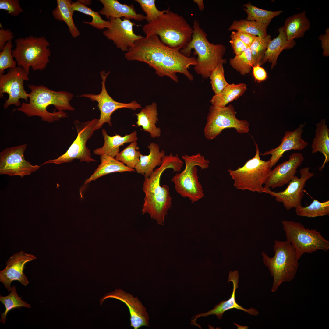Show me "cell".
Instances as JSON below:
<instances>
[{
  "label": "cell",
  "mask_w": 329,
  "mask_h": 329,
  "mask_svg": "<svg viewBox=\"0 0 329 329\" xmlns=\"http://www.w3.org/2000/svg\"><path fill=\"white\" fill-rule=\"evenodd\" d=\"M304 160L301 153H294L290 155L288 160L278 164L271 170L264 188L274 189L288 184L295 175L297 168Z\"/></svg>",
  "instance_id": "cell-19"
},
{
  "label": "cell",
  "mask_w": 329,
  "mask_h": 329,
  "mask_svg": "<svg viewBox=\"0 0 329 329\" xmlns=\"http://www.w3.org/2000/svg\"><path fill=\"white\" fill-rule=\"evenodd\" d=\"M306 123L300 124L297 128L292 131H286L281 144L277 147L269 151L261 153L260 155H271L269 160L270 166L272 168L283 156L286 151L291 150H300L304 149L308 144L302 138L303 129Z\"/></svg>",
  "instance_id": "cell-22"
},
{
  "label": "cell",
  "mask_w": 329,
  "mask_h": 329,
  "mask_svg": "<svg viewBox=\"0 0 329 329\" xmlns=\"http://www.w3.org/2000/svg\"><path fill=\"white\" fill-rule=\"evenodd\" d=\"M98 120L95 118L83 123L76 121L74 123L78 133L77 136L67 150L58 158L48 160L40 166L48 164H58L69 163L75 159H79L80 162L87 163L97 161L91 157L90 150L86 144L95 131Z\"/></svg>",
  "instance_id": "cell-12"
},
{
  "label": "cell",
  "mask_w": 329,
  "mask_h": 329,
  "mask_svg": "<svg viewBox=\"0 0 329 329\" xmlns=\"http://www.w3.org/2000/svg\"><path fill=\"white\" fill-rule=\"evenodd\" d=\"M146 14V20L148 23L157 19L166 10L160 11L157 8L155 0H136Z\"/></svg>",
  "instance_id": "cell-43"
},
{
  "label": "cell",
  "mask_w": 329,
  "mask_h": 329,
  "mask_svg": "<svg viewBox=\"0 0 329 329\" xmlns=\"http://www.w3.org/2000/svg\"><path fill=\"white\" fill-rule=\"evenodd\" d=\"M109 27L103 31L104 35L111 41L116 47L123 52H127L133 47L135 42L143 37L135 33L133 27L136 25L130 20L125 18L108 19Z\"/></svg>",
  "instance_id": "cell-17"
},
{
  "label": "cell",
  "mask_w": 329,
  "mask_h": 329,
  "mask_svg": "<svg viewBox=\"0 0 329 329\" xmlns=\"http://www.w3.org/2000/svg\"><path fill=\"white\" fill-rule=\"evenodd\" d=\"M101 162L93 174L85 181L86 184L108 174L116 172H135L115 158L106 154L100 156Z\"/></svg>",
  "instance_id": "cell-30"
},
{
  "label": "cell",
  "mask_w": 329,
  "mask_h": 329,
  "mask_svg": "<svg viewBox=\"0 0 329 329\" xmlns=\"http://www.w3.org/2000/svg\"><path fill=\"white\" fill-rule=\"evenodd\" d=\"M28 76L23 68L18 66L10 68L6 74L0 76V97H3L5 93L9 95L3 105L5 109L12 105L20 107V99L28 101V94L24 89L23 83L29 80Z\"/></svg>",
  "instance_id": "cell-13"
},
{
  "label": "cell",
  "mask_w": 329,
  "mask_h": 329,
  "mask_svg": "<svg viewBox=\"0 0 329 329\" xmlns=\"http://www.w3.org/2000/svg\"><path fill=\"white\" fill-rule=\"evenodd\" d=\"M239 273L238 271H230L229 272L228 281V283L229 281H232L233 283V291L230 297L227 300L221 302L216 305L213 309L208 311L206 313H200L193 317L191 320L190 324L192 325L196 326L200 329L201 327L196 322L197 319L199 317H205L214 315L216 316L218 319H221L222 317L223 313L225 311L233 309L242 310L250 315H258L259 312L256 309L253 308L245 309L238 304L236 302L235 292L236 290L239 287Z\"/></svg>",
  "instance_id": "cell-21"
},
{
  "label": "cell",
  "mask_w": 329,
  "mask_h": 329,
  "mask_svg": "<svg viewBox=\"0 0 329 329\" xmlns=\"http://www.w3.org/2000/svg\"><path fill=\"white\" fill-rule=\"evenodd\" d=\"M143 31L146 37L157 35L165 45L180 50L190 42L193 32L185 18L169 8L157 19L145 24Z\"/></svg>",
  "instance_id": "cell-4"
},
{
  "label": "cell",
  "mask_w": 329,
  "mask_h": 329,
  "mask_svg": "<svg viewBox=\"0 0 329 329\" xmlns=\"http://www.w3.org/2000/svg\"><path fill=\"white\" fill-rule=\"evenodd\" d=\"M287 240L295 249L299 260L305 253H311L318 250L327 251L329 241L315 229L305 228L302 223L293 221H282Z\"/></svg>",
  "instance_id": "cell-10"
},
{
  "label": "cell",
  "mask_w": 329,
  "mask_h": 329,
  "mask_svg": "<svg viewBox=\"0 0 329 329\" xmlns=\"http://www.w3.org/2000/svg\"><path fill=\"white\" fill-rule=\"evenodd\" d=\"M194 2L196 3L198 6L199 9L200 11H203L205 8L204 5L203 0H194Z\"/></svg>",
  "instance_id": "cell-50"
},
{
  "label": "cell",
  "mask_w": 329,
  "mask_h": 329,
  "mask_svg": "<svg viewBox=\"0 0 329 329\" xmlns=\"http://www.w3.org/2000/svg\"><path fill=\"white\" fill-rule=\"evenodd\" d=\"M321 41V48L323 51V55L324 56L329 55V28H327L324 34H321L319 37Z\"/></svg>",
  "instance_id": "cell-48"
},
{
  "label": "cell",
  "mask_w": 329,
  "mask_h": 329,
  "mask_svg": "<svg viewBox=\"0 0 329 329\" xmlns=\"http://www.w3.org/2000/svg\"><path fill=\"white\" fill-rule=\"evenodd\" d=\"M297 215L308 217L323 216L329 214V200L321 202L314 200L306 207L302 206L295 208Z\"/></svg>",
  "instance_id": "cell-37"
},
{
  "label": "cell",
  "mask_w": 329,
  "mask_h": 329,
  "mask_svg": "<svg viewBox=\"0 0 329 329\" xmlns=\"http://www.w3.org/2000/svg\"><path fill=\"white\" fill-rule=\"evenodd\" d=\"M109 298L119 300L127 306L130 314V326L134 329H137L143 326H150L148 313L137 297H134L132 295L121 289H116L101 299V305H102L105 299Z\"/></svg>",
  "instance_id": "cell-20"
},
{
  "label": "cell",
  "mask_w": 329,
  "mask_h": 329,
  "mask_svg": "<svg viewBox=\"0 0 329 329\" xmlns=\"http://www.w3.org/2000/svg\"><path fill=\"white\" fill-rule=\"evenodd\" d=\"M248 47H249L256 36L251 34L241 31L232 32Z\"/></svg>",
  "instance_id": "cell-49"
},
{
  "label": "cell",
  "mask_w": 329,
  "mask_h": 329,
  "mask_svg": "<svg viewBox=\"0 0 329 329\" xmlns=\"http://www.w3.org/2000/svg\"><path fill=\"white\" fill-rule=\"evenodd\" d=\"M31 90L29 102H23L15 109L28 117L38 116L42 121L50 123L68 117L64 110L73 111L70 104L73 94L70 92L51 90L43 85H28Z\"/></svg>",
  "instance_id": "cell-3"
},
{
  "label": "cell",
  "mask_w": 329,
  "mask_h": 329,
  "mask_svg": "<svg viewBox=\"0 0 329 329\" xmlns=\"http://www.w3.org/2000/svg\"><path fill=\"white\" fill-rule=\"evenodd\" d=\"M26 143L4 149L0 152V174L19 176L21 178L39 169L40 166L32 165L25 159Z\"/></svg>",
  "instance_id": "cell-14"
},
{
  "label": "cell",
  "mask_w": 329,
  "mask_h": 329,
  "mask_svg": "<svg viewBox=\"0 0 329 329\" xmlns=\"http://www.w3.org/2000/svg\"><path fill=\"white\" fill-rule=\"evenodd\" d=\"M222 63L218 64L211 72L210 78L212 90L215 95L219 94L229 83L226 81Z\"/></svg>",
  "instance_id": "cell-41"
},
{
  "label": "cell",
  "mask_w": 329,
  "mask_h": 329,
  "mask_svg": "<svg viewBox=\"0 0 329 329\" xmlns=\"http://www.w3.org/2000/svg\"><path fill=\"white\" fill-rule=\"evenodd\" d=\"M0 301L4 305L5 311L1 314L0 322L5 324L8 313L11 310L15 308L24 307L27 308H31V305L23 300L17 293L15 286L11 287L10 292L6 296H0Z\"/></svg>",
  "instance_id": "cell-35"
},
{
  "label": "cell",
  "mask_w": 329,
  "mask_h": 329,
  "mask_svg": "<svg viewBox=\"0 0 329 329\" xmlns=\"http://www.w3.org/2000/svg\"><path fill=\"white\" fill-rule=\"evenodd\" d=\"M247 89V85L244 83L229 84L219 94L213 96L210 102L213 105L225 107L242 96Z\"/></svg>",
  "instance_id": "cell-32"
},
{
  "label": "cell",
  "mask_w": 329,
  "mask_h": 329,
  "mask_svg": "<svg viewBox=\"0 0 329 329\" xmlns=\"http://www.w3.org/2000/svg\"><path fill=\"white\" fill-rule=\"evenodd\" d=\"M150 150L148 155H140L139 161L135 170L138 173L149 177L157 166H160L162 163V158L165 155L164 150L160 151L159 146L154 142L150 143L147 146Z\"/></svg>",
  "instance_id": "cell-25"
},
{
  "label": "cell",
  "mask_w": 329,
  "mask_h": 329,
  "mask_svg": "<svg viewBox=\"0 0 329 329\" xmlns=\"http://www.w3.org/2000/svg\"><path fill=\"white\" fill-rule=\"evenodd\" d=\"M136 115L137 119L136 124L138 126H142L143 129L149 133L152 138L160 136L161 129L156 126L158 118L156 102H153L151 104L146 105Z\"/></svg>",
  "instance_id": "cell-28"
},
{
  "label": "cell",
  "mask_w": 329,
  "mask_h": 329,
  "mask_svg": "<svg viewBox=\"0 0 329 329\" xmlns=\"http://www.w3.org/2000/svg\"><path fill=\"white\" fill-rule=\"evenodd\" d=\"M256 152L254 156L248 160L241 167L228 170L233 180L234 186L237 189L248 190L263 193V185L265 183L271 171V161L260 159V151L255 142Z\"/></svg>",
  "instance_id": "cell-9"
},
{
  "label": "cell",
  "mask_w": 329,
  "mask_h": 329,
  "mask_svg": "<svg viewBox=\"0 0 329 329\" xmlns=\"http://www.w3.org/2000/svg\"><path fill=\"white\" fill-rule=\"evenodd\" d=\"M311 147L312 154L318 152L324 157L323 163L319 168V170L321 171L329 161V129L324 119L316 125L315 136Z\"/></svg>",
  "instance_id": "cell-29"
},
{
  "label": "cell",
  "mask_w": 329,
  "mask_h": 329,
  "mask_svg": "<svg viewBox=\"0 0 329 329\" xmlns=\"http://www.w3.org/2000/svg\"><path fill=\"white\" fill-rule=\"evenodd\" d=\"M233 105L221 107L211 105L210 107L204 129L205 137L208 140L216 138L227 128H233L240 134L248 133L249 123L247 120H239Z\"/></svg>",
  "instance_id": "cell-11"
},
{
  "label": "cell",
  "mask_w": 329,
  "mask_h": 329,
  "mask_svg": "<svg viewBox=\"0 0 329 329\" xmlns=\"http://www.w3.org/2000/svg\"><path fill=\"white\" fill-rule=\"evenodd\" d=\"M278 35L269 42L261 63V66L266 62H269L271 64V69L276 65L277 59L281 53L284 49L294 47L296 44L294 40L288 41L287 40L282 27L278 28Z\"/></svg>",
  "instance_id": "cell-26"
},
{
  "label": "cell",
  "mask_w": 329,
  "mask_h": 329,
  "mask_svg": "<svg viewBox=\"0 0 329 329\" xmlns=\"http://www.w3.org/2000/svg\"><path fill=\"white\" fill-rule=\"evenodd\" d=\"M73 11H77L92 17L91 22L83 21L85 24H88L98 29L107 28L109 26L110 22L103 20L101 18L99 12L95 11L91 8L81 2L80 0L73 2L71 5Z\"/></svg>",
  "instance_id": "cell-36"
},
{
  "label": "cell",
  "mask_w": 329,
  "mask_h": 329,
  "mask_svg": "<svg viewBox=\"0 0 329 329\" xmlns=\"http://www.w3.org/2000/svg\"><path fill=\"white\" fill-rule=\"evenodd\" d=\"M102 133L104 140V145L93 151L94 154L100 156L106 154L115 157L119 152L120 146L126 143L136 141L138 139L136 130L123 137L117 134L113 136H109L104 129L102 130Z\"/></svg>",
  "instance_id": "cell-24"
},
{
  "label": "cell",
  "mask_w": 329,
  "mask_h": 329,
  "mask_svg": "<svg viewBox=\"0 0 329 329\" xmlns=\"http://www.w3.org/2000/svg\"><path fill=\"white\" fill-rule=\"evenodd\" d=\"M103 7L99 12L100 15H104L108 19L125 18L138 21L146 19V16L137 13L133 4L130 5L122 4L117 0H100Z\"/></svg>",
  "instance_id": "cell-23"
},
{
  "label": "cell",
  "mask_w": 329,
  "mask_h": 329,
  "mask_svg": "<svg viewBox=\"0 0 329 329\" xmlns=\"http://www.w3.org/2000/svg\"><path fill=\"white\" fill-rule=\"evenodd\" d=\"M267 26L255 21L241 19L234 20L228 30H236L264 37L267 35Z\"/></svg>",
  "instance_id": "cell-34"
},
{
  "label": "cell",
  "mask_w": 329,
  "mask_h": 329,
  "mask_svg": "<svg viewBox=\"0 0 329 329\" xmlns=\"http://www.w3.org/2000/svg\"><path fill=\"white\" fill-rule=\"evenodd\" d=\"M243 5L245 7L244 10L247 15L246 20L255 21L267 27L274 17L283 12L281 10L271 11L262 9L253 5L249 2Z\"/></svg>",
  "instance_id": "cell-33"
},
{
  "label": "cell",
  "mask_w": 329,
  "mask_h": 329,
  "mask_svg": "<svg viewBox=\"0 0 329 329\" xmlns=\"http://www.w3.org/2000/svg\"><path fill=\"white\" fill-rule=\"evenodd\" d=\"M309 167H304L299 170L300 177L294 176L284 191L275 192L271 189H264L263 193L270 195L276 200L282 203L287 210L297 208L302 206V201L304 195V188L306 182L314 175L310 172Z\"/></svg>",
  "instance_id": "cell-16"
},
{
  "label": "cell",
  "mask_w": 329,
  "mask_h": 329,
  "mask_svg": "<svg viewBox=\"0 0 329 329\" xmlns=\"http://www.w3.org/2000/svg\"><path fill=\"white\" fill-rule=\"evenodd\" d=\"M11 30L5 29L1 28L0 29V51H1L4 48L6 43L12 40L14 38V36Z\"/></svg>",
  "instance_id": "cell-47"
},
{
  "label": "cell",
  "mask_w": 329,
  "mask_h": 329,
  "mask_svg": "<svg viewBox=\"0 0 329 329\" xmlns=\"http://www.w3.org/2000/svg\"><path fill=\"white\" fill-rule=\"evenodd\" d=\"M0 9L7 11L14 16H18L23 11L19 0H0Z\"/></svg>",
  "instance_id": "cell-44"
},
{
  "label": "cell",
  "mask_w": 329,
  "mask_h": 329,
  "mask_svg": "<svg viewBox=\"0 0 329 329\" xmlns=\"http://www.w3.org/2000/svg\"><path fill=\"white\" fill-rule=\"evenodd\" d=\"M274 249L275 255L273 257L264 252L262 255L264 264L273 277L271 291L274 292L282 283L291 282L294 279L299 263L296 251L288 241L275 240Z\"/></svg>",
  "instance_id": "cell-6"
},
{
  "label": "cell",
  "mask_w": 329,
  "mask_h": 329,
  "mask_svg": "<svg viewBox=\"0 0 329 329\" xmlns=\"http://www.w3.org/2000/svg\"><path fill=\"white\" fill-rule=\"evenodd\" d=\"M12 41H8L0 52V76L4 74L5 69L16 67L17 62L12 53Z\"/></svg>",
  "instance_id": "cell-42"
},
{
  "label": "cell",
  "mask_w": 329,
  "mask_h": 329,
  "mask_svg": "<svg viewBox=\"0 0 329 329\" xmlns=\"http://www.w3.org/2000/svg\"><path fill=\"white\" fill-rule=\"evenodd\" d=\"M162 160L161 165L154 170L150 177L144 176L143 189L145 196L141 211L143 214L148 213L158 224L164 225L165 217L171 207L172 198L169 186L161 185V177L164 171L168 168L172 169L174 172H180L184 162L178 154L174 155L171 153L164 156Z\"/></svg>",
  "instance_id": "cell-2"
},
{
  "label": "cell",
  "mask_w": 329,
  "mask_h": 329,
  "mask_svg": "<svg viewBox=\"0 0 329 329\" xmlns=\"http://www.w3.org/2000/svg\"><path fill=\"white\" fill-rule=\"evenodd\" d=\"M310 27V22L304 11L286 18L282 28L287 40L291 41L302 37Z\"/></svg>",
  "instance_id": "cell-27"
},
{
  "label": "cell",
  "mask_w": 329,
  "mask_h": 329,
  "mask_svg": "<svg viewBox=\"0 0 329 329\" xmlns=\"http://www.w3.org/2000/svg\"><path fill=\"white\" fill-rule=\"evenodd\" d=\"M15 47L12 50L18 66L23 68L29 75L30 67L34 71H42L49 62L50 45L45 37L29 35L15 40Z\"/></svg>",
  "instance_id": "cell-7"
},
{
  "label": "cell",
  "mask_w": 329,
  "mask_h": 329,
  "mask_svg": "<svg viewBox=\"0 0 329 329\" xmlns=\"http://www.w3.org/2000/svg\"><path fill=\"white\" fill-rule=\"evenodd\" d=\"M110 73L109 71L106 73L103 70L100 73L102 80L101 82V90L100 94H83L80 96L81 97L88 98L93 101H95L98 102L100 115L95 131L100 129L106 123H108L110 126H111V115L117 109L126 108L135 110L142 108L140 104L136 101L133 100L127 103L119 102L115 101L109 95L106 89L105 83L106 78Z\"/></svg>",
  "instance_id": "cell-15"
},
{
  "label": "cell",
  "mask_w": 329,
  "mask_h": 329,
  "mask_svg": "<svg viewBox=\"0 0 329 329\" xmlns=\"http://www.w3.org/2000/svg\"><path fill=\"white\" fill-rule=\"evenodd\" d=\"M36 259L34 255L23 251L15 253L9 259L5 268L0 271V281L8 292L11 291V285L13 281H18L25 286L29 283L23 272L25 265Z\"/></svg>",
  "instance_id": "cell-18"
},
{
  "label": "cell",
  "mask_w": 329,
  "mask_h": 329,
  "mask_svg": "<svg viewBox=\"0 0 329 329\" xmlns=\"http://www.w3.org/2000/svg\"><path fill=\"white\" fill-rule=\"evenodd\" d=\"M193 28V32L191 40L180 51L184 55L189 57L192 50H194V55L197 56V64L194 66V70L203 78L206 79L210 77L211 72L218 64L226 63V60L223 58L226 48L223 44H214L209 42L207 34L200 27L198 20H194Z\"/></svg>",
  "instance_id": "cell-5"
},
{
  "label": "cell",
  "mask_w": 329,
  "mask_h": 329,
  "mask_svg": "<svg viewBox=\"0 0 329 329\" xmlns=\"http://www.w3.org/2000/svg\"><path fill=\"white\" fill-rule=\"evenodd\" d=\"M72 2L71 0H57V6L52 11V14L56 20L65 22L72 36L76 38L80 33L73 20L74 12L71 7Z\"/></svg>",
  "instance_id": "cell-31"
},
{
  "label": "cell",
  "mask_w": 329,
  "mask_h": 329,
  "mask_svg": "<svg viewBox=\"0 0 329 329\" xmlns=\"http://www.w3.org/2000/svg\"><path fill=\"white\" fill-rule=\"evenodd\" d=\"M185 167L180 172H177L171 179L176 192L182 197L188 198L191 202L198 201L204 196L203 187L198 180L197 166L202 169H207L210 161L198 153L191 155L182 156Z\"/></svg>",
  "instance_id": "cell-8"
},
{
  "label": "cell",
  "mask_w": 329,
  "mask_h": 329,
  "mask_svg": "<svg viewBox=\"0 0 329 329\" xmlns=\"http://www.w3.org/2000/svg\"><path fill=\"white\" fill-rule=\"evenodd\" d=\"M252 73L256 81L261 82L265 80L268 77L265 69L259 64L253 66Z\"/></svg>",
  "instance_id": "cell-46"
},
{
  "label": "cell",
  "mask_w": 329,
  "mask_h": 329,
  "mask_svg": "<svg viewBox=\"0 0 329 329\" xmlns=\"http://www.w3.org/2000/svg\"><path fill=\"white\" fill-rule=\"evenodd\" d=\"M139 149L136 141L132 142L119 152L115 158L128 168L134 169L140 159L141 153L138 150Z\"/></svg>",
  "instance_id": "cell-38"
},
{
  "label": "cell",
  "mask_w": 329,
  "mask_h": 329,
  "mask_svg": "<svg viewBox=\"0 0 329 329\" xmlns=\"http://www.w3.org/2000/svg\"><path fill=\"white\" fill-rule=\"evenodd\" d=\"M82 3L86 5H89L91 3V1L89 0H80Z\"/></svg>",
  "instance_id": "cell-51"
},
{
  "label": "cell",
  "mask_w": 329,
  "mask_h": 329,
  "mask_svg": "<svg viewBox=\"0 0 329 329\" xmlns=\"http://www.w3.org/2000/svg\"><path fill=\"white\" fill-rule=\"evenodd\" d=\"M125 58L128 61L145 62L159 76H167L176 83L178 82V73L193 81V76L188 69L197 64L195 57H187L179 49L167 46L156 34L136 41L125 53Z\"/></svg>",
  "instance_id": "cell-1"
},
{
  "label": "cell",
  "mask_w": 329,
  "mask_h": 329,
  "mask_svg": "<svg viewBox=\"0 0 329 329\" xmlns=\"http://www.w3.org/2000/svg\"><path fill=\"white\" fill-rule=\"evenodd\" d=\"M271 36L265 37L256 36L249 47L252 54L253 66L261 63L268 44L271 40Z\"/></svg>",
  "instance_id": "cell-40"
},
{
  "label": "cell",
  "mask_w": 329,
  "mask_h": 329,
  "mask_svg": "<svg viewBox=\"0 0 329 329\" xmlns=\"http://www.w3.org/2000/svg\"><path fill=\"white\" fill-rule=\"evenodd\" d=\"M230 37L229 42L235 55L241 54L248 47L232 32Z\"/></svg>",
  "instance_id": "cell-45"
},
{
  "label": "cell",
  "mask_w": 329,
  "mask_h": 329,
  "mask_svg": "<svg viewBox=\"0 0 329 329\" xmlns=\"http://www.w3.org/2000/svg\"><path fill=\"white\" fill-rule=\"evenodd\" d=\"M229 63L232 67L241 75L243 76L250 73L253 63L249 47L241 54L230 58Z\"/></svg>",
  "instance_id": "cell-39"
}]
</instances>
